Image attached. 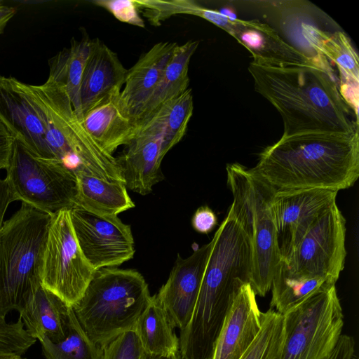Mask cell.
Returning <instances> with one entry per match:
<instances>
[{
    "instance_id": "39",
    "label": "cell",
    "mask_w": 359,
    "mask_h": 359,
    "mask_svg": "<svg viewBox=\"0 0 359 359\" xmlns=\"http://www.w3.org/2000/svg\"><path fill=\"white\" fill-rule=\"evenodd\" d=\"M15 8L0 2V35L2 34L8 22L15 15Z\"/></svg>"
},
{
    "instance_id": "37",
    "label": "cell",
    "mask_w": 359,
    "mask_h": 359,
    "mask_svg": "<svg viewBox=\"0 0 359 359\" xmlns=\"http://www.w3.org/2000/svg\"><path fill=\"white\" fill-rule=\"evenodd\" d=\"M355 341L352 337L341 334L334 348L326 359H352Z\"/></svg>"
},
{
    "instance_id": "27",
    "label": "cell",
    "mask_w": 359,
    "mask_h": 359,
    "mask_svg": "<svg viewBox=\"0 0 359 359\" xmlns=\"http://www.w3.org/2000/svg\"><path fill=\"white\" fill-rule=\"evenodd\" d=\"M334 281L317 276H308L290 270L280 259L271 283L270 309L282 315L312 295L335 286Z\"/></svg>"
},
{
    "instance_id": "14",
    "label": "cell",
    "mask_w": 359,
    "mask_h": 359,
    "mask_svg": "<svg viewBox=\"0 0 359 359\" xmlns=\"http://www.w3.org/2000/svg\"><path fill=\"white\" fill-rule=\"evenodd\" d=\"M337 193L318 189L276 191L272 210L280 259L285 258L314 221L336 203Z\"/></svg>"
},
{
    "instance_id": "24",
    "label": "cell",
    "mask_w": 359,
    "mask_h": 359,
    "mask_svg": "<svg viewBox=\"0 0 359 359\" xmlns=\"http://www.w3.org/2000/svg\"><path fill=\"white\" fill-rule=\"evenodd\" d=\"M74 172L77 181L75 206L110 217L117 216L135 207L124 183L99 178L81 167L76 169Z\"/></svg>"
},
{
    "instance_id": "5",
    "label": "cell",
    "mask_w": 359,
    "mask_h": 359,
    "mask_svg": "<svg viewBox=\"0 0 359 359\" xmlns=\"http://www.w3.org/2000/svg\"><path fill=\"white\" fill-rule=\"evenodd\" d=\"M151 299L148 285L138 271L105 267L95 271L72 307L87 336L102 346L119 334L133 330Z\"/></svg>"
},
{
    "instance_id": "15",
    "label": "cell",
    "mask_w": 359,
    "mask_h": 359,
    "mask_svg": "<svg viewBox=\"0 0 359 359\" xmlns=\"http://www.w3.org/2000/svg\"><path fill=\"white\" fill-rule=\"evenodd\" d=\"M212 245L211 241L198 247L187 258L178 255L168 280L155 294L180 331L191 318Z\"/></svg>"
},
{
    "instance_id": "34",
    "label": "cell",
    "mask_w": 359,
    "mask_h": 359,
    "mask_svg": "<svg viewBox=\"0 0 359 359\" xmlns=\"http://www.w3.org/2000/svg\"><path fill=\"white\" fill-rule=\"evenodd\" d=\"M93 3L109 11L121 22L140 27H144V21L138 13V7L135 0H97Z\"/></svg>"
},
{
    "instance_id": "3",
    "label": "cell",
    "mask_w": 359,
    "mask_h": 359,
    "mask_svg": "<svg viewBox=\"0 0 359 359\" xmlns=\"http://www.w3.org/2000/svg\"><path fill=\"white\" fill-rule=\"evenodd\" d=\"M252 169L277 191L348 189L359 177L358 130L281 137L262 150Z\"/></svg>"
},
{
    "instance_id": "32",
    "label": "cell",
    "mask_w": 359,
    "mask_h": 359,
    "mask_svg": "<svg viewBox=\"0 0 359 359\" xmlns=\"http://www.w3.org/2000/svg\"><path fill=\"white\" fill-rule=\"evenodd\" d=\"M35 341L20 316L15 323H7L5 318H0V355L21 356Z\"/></svg>"
},
{
    "instance_id": "16",
    "label": "cell",
    "mask_w": 359,
    "mask_h": 359,
    "mask_svg": "<svg viewBox=\"0 0 359 359\" xmlns=\"http://www.w3.org/2000/svg\"><path fill=\"white\" fill-rule=\"evenodd\" d=\"M304 43L308 44L311 57H325L334 62L340 77L339 92L358 120L359 59L350 40L342 32H326L302 24Z\"/></svg>"
},
{
    "instance_id": "22",
    "label": "cell",
    "mask_w": 359,
    "mask_h": 359,
    "mask_svg": "<svg viewBox=\"0 0 359 359\" xmlns=\"http://www.w3.org/2000/svg\"><path fill=\"white\" fill-rule=\"evenodd\" d=\"M81 122L106 152L113 155L137 135L138 126L124 108L119 94L110 95L83 114Z\"/></svg>"
},
{
    "instance_id": "19",
    "label": "cell",
    "mask_w": 359,
    "mask_h": 359,
    "mask_svg": "<svg viewBox=\"0 0 359 359\" xmlns=\"http://www.w3.org/2000/svg\"><path fill=\"white\" fill-rule=\"evenodd\" d=\"M262 312L250 283L236 296L216 342L212 359H240L262 328Z\"/></svg>"
},
{
    "instance_id": "31",
    "label": "cell",
    "mask_w": 359,
    "mask_h": 359,
    "mask_svg": "<svg viewBox=\"0 0 359 359\" xmlns=\"http://www.w3.org/2000/svg\"><path fill=\"white\" fill-rule=\"evenodd\" d=\"M283 339V315L273 309L262 313V328L240 359H276Z\"/></svg>"
},
{
    "instance_id": "33",
    "label": "cell",
    "mask_w": 359,
    "mask_h": 359,
    "mask_svg": "<svg viewBox=\"0 0 359 359\" xmlns=\"http://www.w3.org/2000/svg\"><path fill=\"white\" fill-rule=\"evenodd\" d=\"M101 347V359H148L134 330L119 334Z\"/></svg>"
},
{
    "instance_id": "20",
    "label": "cell",
    "mask_w": 359,
    "mask_h": 359,
    "mask_svg": "<svg viewBox=\"0 0 359 359\" xmlns=\"http://www.w3.org/2000/svg\"><path fill=\"white\" fill-rule=\"evenodd\" d=\"M127 71L116 53L99 39H91L80 87L82 116L100 100L121 93Z\"/></svg>"
},
{
    "instance_id": "2",
    "label": "cell",
    "mask_w": 359,
    "mask_h": 359,
    "mask_svg": "<svg viewBox=\"0 0 359 359\" xmlns=\"http://www.w3.org/2000/svg\"><path fill=\"white\" fill-rule=\"evenodd\" d=\"M191 318L180 331L181 349L210 359L226 317L241 287L250 284L252 256L248 237L231 207L215 232Z\"/></svg>"
},
{
    "instance_id": "7",
    "label": "cell",
    "mask_w": 359,
    "mask_h": 359,
    "mask_svg": "<svg viewBox=\"0 0 359 359\" xmlns=\"http://www.w3.org/2000/svg\"><path fill=\"white\" fill-rule=\"evenodd\" d=\"M31 87L45 114L50 161L74 171L81 167L99 178L124 183L116 158L101 148L83 126L65 87L49 79Z\"/></svg>"
},
{
    "instance_id": "17",
    "label": "cell",
    "mask_w": 359,
    "mask_h": 359,
    "mask_svg": "<svg viewBox=\"0 0 359 359\" xmlns=\"http://www.w3.org/2000/svg\"><path fill=\"white\" fill-rule=\"evenodd\" d=\"M161 134L152 126L141 125L117 159L127 189L140 195L149 194L163 179L161 164Z\"/></svg>"
},
{
    "instance_id": "35",
    "label": "cell",
    "mask_w": 359,
    "mask_h": 359,
    "mask_svg": "<svg viewBox=\"0 0 359 359\" xmlns=\"http://www.w3.org/2000/svg\"><path fill=\"white\" fill-rule=\"evenodd\" d=\"M217 224V218L216 215L206 205L198 208L191 219L193 228L201 233H210Z\"/></svg>"
},
{
    "instance_id": "12",
    "label": "cell",
    "mask_w": 359,
    "mask_h": 359,
    "mask_svg": "<svg viewBox=\"0 0 359 359\" xmlns=\"http://www.w3.org/2000/svg\"><path fill=\"white\" fill-rule=\"evenodd\" d=\"M70 217L80 249L95 271L132 259L135 242L130 226L117 216H103L75 206Z\"/></svg>"
},
{
    "instance_id": "25",
    "label": "cell",
    "mask_w": 359,
    "mask_h": 359,
    "mask_svg": "<svg viewBox=\"0 0 359 359\" xmlns=\"http://www.w3.org/2000/svg\"><path fill=\"white\" fill-rule=\"evenodd\" d=\"M174 328L167 311L154 295L133 330L148 357H156L180 353V339Z\"/></svg>"
},
{
    "instance_id": "9",
    "label": "cell",
    "mask_w": 359,
    "mask_h": 359,
    "mask_svg": "<svg viewBox=\"0 0 359 359\" xmlns=\"http://www.w3.org/2000/svg\"><path fill=\"white\" fill-rule=\"evenodd\" d=\"M5 177L17 201L54 215L76 205L75 172L63 164L34 157L15 140Z\"/></svg>"
},
{
    "instance_id": "11",
    "label": "cell",
    "mask_w": 359,
    "mask_h": 359,
    "mask_svg": "<svg viewBox=\"0 0 359 359\" xmlns=\"http://www.w3.org/2000/svg\"><path fill=\"white\" fill-rule=\"evenodd\" d=\"M346 219L337 203L323 212L283 260L292 271L337 283L345 264Z\"/></svg>"
},
{
    "instance_id": "30",
    "label": "cell",
    "mask_w": 359,
    "mask_h": 359,
    "mask_svg": "<svg viewBox=\"0 0 359 359\" xmlns=\"http://www.w3.org/2000/svg\"><path fill=\"white\" fill-rule=\"evenodd\" d=\"M46 359H101L102 347L87 336L73 311L67 337L58 343L47 338L40 341Z\"/></svg>"
},
{
    "instance_id": "41",
    "label": "cell",
    "mask_w": 359,
    "mask_h": 359,
    "mask_svg": "<svg viewBox=\"0 0 359 359\" xmlns=\"http://www.w3.org/2000/svg\"><path fill=\"white\" fill-rule=\"evenodd\" d=\"M0 359H25L15 355H0Z\"/></svg>"
},
{
    "instance_id": "10",
    "label": "cell",
    "mask_w": 359,
    "mask_h": 359,
    "mask_svg": "<svg viewBox=\"0 0 359 359\" xmlns=\"http://www.w3.org/2000/svg\"><path fill=\"white\" fill-rule=\"evenodd\" d=\"M95 272L80 249L69 210L58 212L53 216L48 231L41 286L72 306L83 294Z\"/></svg>"
},
{
    "instance_id": "26",
    "label": "cell",
    "mask_w": 359,
    "mask_h": 359,
    "mask_svg": "<svg viewBox=\"0 0 359 359\" xmlns=\"http://www.w3.org/2000/svg\"><path fill=\"white\" fill-rule=\"evenodd\" d=\"M198 45L199 41L194 40L177 45L158 85L142 109L137 126L163 103L178 97L189 88V65Z\"/></svg>"
},
{
    "instance_id": "23",
    "label": "cell",
    "mask_w": 359,
    "mask_h": 359,
    "mask_svg": "<svg viewBox=\"0 0 359 359\" xmlns=\"http://www.w3.org/2000/svg\"><path fill=\"white\" fill-rule=\"evenodd\" d=\"M72 311L71 306L41 285L19 313L31 337L58 343L67 335Z\"/></svg>"
},
{
    "instance_id": "38",
    "label": "cell",
    "mask_w": 359,
    "mask_h": 359,
    "mask_svg": "<svg viewBox=\"0 0 359 359\" xmlns=\"http://www.w3.org/2000/svg\"><path fill=\"white\" fill-rule=\"evenodd\" d=\"M16 201L6 179L0 178V230L4 222V217L9 205Z\"/></svg>"
},
{
    "instance_id": "13",
    "label": "cell",
    "mask_w": 359,
    "mask_h": 359,
    "mask_svg": "<svg viewBox=\"0 0 359 359\" xmlns=\"http://www.w3.org/2000/svg\"><path fill=\"white\" fill-rule=\"evenodd\" d=\"M0 121L34 157L51 161L45 114L31 85L0 74Z\"/></svg>"
},
{
    "instance_id": "29",
    "label": "cell",
    "mask_w": 359,
    "mask_h": 359,
    "mask_svg": "<svg viewBox=\"0 0 359 359\" xmlns=\"http://www.w3.org/2000/svg\"><path fill=\"white\" fill-rule=\"evenodd\" d=\"M193 110V95L188 88L178 97L163 103L138 126L147 125L160 131L161 154L164 157L184 136Z\"/></svg>"
},
{
    "instance_id": "8",
    "label": "cell",
    "mask_w": 359,
    "mask_h": 359,
    "mask_svg": "<svg viewBox=\"0 0 359 359\" xmlns=\"http://www.w3.org/2000/svg\"><path fill=\"white\" fill-rule=\"evenodd\" d=\"M344 326V314L333 286L283 314V339L276 359H326Z\"/></svg>"
},
{
    "instance_id": "28",
    "label": "cell",
    "mask_w": 359,
    "mask_h": 359,
    "mask_svg": "<svg viewBox=\"0 0 359 359\" xmlns=\"http://www.w3.org/2000/svg\"><path fill=\"white\" fill-rule=\"evenodd\" d=\"M90 43L91 39L88 37L79 41L72 39L69 48L59 51L48 60V79L65 87L80 121L82 118L80 87Z\"/></svg>"
},
{
    "instance_id": "21",
    "label": "cell",
    "mask_w": 359,
    "mask_h": 359,
    "mask_svg": "<svg viewBox=\"0 0 359 359\" xmlns=\"http://www.w3.org/2000/svg\"><path fill=\"white\" fill-rule=\"evenodd\" d=\"M177 45L170 41L157 43L128 69L120 97L124 108L137 123Z\"/></svg>"
},
{
    "instance_id": "6",
    "label": "cell",
    "mask_w": 359,
    "mask_h": 359,
    "mask_svg": "<svg viewBox=\"0 0 359 359\" xmlns=\"http://www.w3.org/2000/svg\"><path fill=\"white\" fill-rule=\"evenodd\" d=\"M226 170L233 198L230 207L250 243V285L256 295L264 297L280 261L272 210L277 190L252 168L233 163Z\"/></svg>"
},
{
    "instance_id": "1",
    "label": "cell",
    "mask_w": 359,
    "mask_h": 359,
    "mask_svg": "<svg viewBox=\"0 0 359 359\" xmlns=\"http://www.w3.org/2000/svg\"><path fill=\"white\" fill-rule=\"evenodd\" d=\"M248 71L255 91L280 114L282 137L358 130V120L341 95L333 72L316 64L273 67L252 62Z\"/></svg>"
},
{
    "instance_id": "36",
    "label": "cell",
    "mask_w": 359,
    "mask_h": 359,
    "mask_svg": "<svg viewBox=\"0 0 359 359\" xmlns=\"http://www.w3.org/2000/svg\"><path fill=\"white\" fill-rule=\"evenodd\" d=\"M15 138L0 121V170L7 168L12 154Z\"/></svg>"
},
{
    "instance_id": "40",
    "label": "cell",
    "mask_w": 359,
    "mask_h": 359,
    "mask_svg": "<svg viewBox=\"0 0 359 359\" xmlns=\"http://www.w3.org/2000/svg\"><path fill=\"white\" fill-rule=\"evenodd\" d=\"M148 359H182L180 353L168 356L148 357Z\"/></svg>"
},
{
    "instance_id": "4",
    "label": "cell",
    "mask_w": 359,
    "mask_h": 359,
    "mask_svg": "<svg viewBox=\"0 0 359 359\" xmlns=\"http://www.w3.org/2000/svg\"><path fill=\"white\" fill-rule=\"evenodd\" d=\"M53 215L21 203L0 230V318L20 312L41 285L48 231Z\"/></svg>"
},
{
    "instance_id": "18",
    "label": "cell",
    "mask_w": 359,
    "mask_h": 359,
    "mask_svg": "<svg viewBox=\"0 0 359 359\" xmlns=\"http://www.w3.org/2000/svg\"><path fill=\"white\" fill-rule=\"evenodd\" d=\"M222 29L251 53L252 62L255 64L273 67L316 64L322 68L284 41L275 29L259 20H245L229 16Z\"/></svg>"
}]
</instances>
